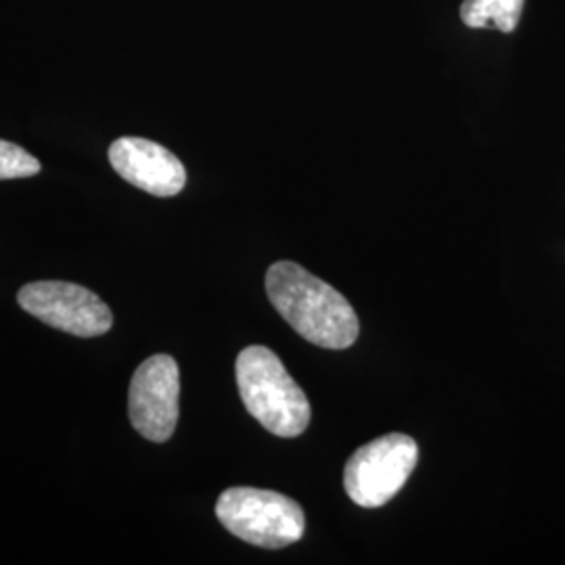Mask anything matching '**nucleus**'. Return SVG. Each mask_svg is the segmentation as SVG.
I'll use <instances>...</instances> for the list:
<instances>
[{
    "label": "nucleus",
    "instance_id": "nucleus-1",
    "mask_svg": "<svg viewBox=\"0 0 565 565\" xmlns=\"http://www.w3.org/2000/svg\"><path fill=\"white\" fill-rule=\"evenodd\" d=\"M266 294L303 340L327 350L350 348L359 338V317L338 289L294 263L273 264Z\"/></svg>",
    "mask_w": 565,
    "mask_h": 565
},
{
    "label": "nucleus",
    "instance_id": "nucleus-2",
    "mask_svg": "<svg viewBox=\"0 0 565 565\" xmlns=\"http://www.w3.org/2000/svg\"><path fill=\"white\" fill-rule=\"evenodd\" d=\"M237 387L247 413L279 438H296L310 424V403L302 387L287 373L281 359L249 345L237 356Z\"/></svg>",
    "mask_w": 565,
    "mask_h": 565
},
{
    "label": "nucleus",
    "instance_id": "nucleus-3",
    "mask_svg": "<svg viewBox=\"0 0 565 565\" xmlns=\"http://www.w3.org/2000/svg\"><path fill=\"white\" fill-rule=\"evenodd\" d=\"M216 518L231 534L263 548L294 545L306 532L303 509L294 499L249 486L224 490L216 503Z\"/></svg>",
    "mask_w": 565,
    "mask_h": 565
},
{
    "label": "nucleus",
    "instance_id": "nucleus-4",
    "mask_svg": "<svg viewBox=\"0 0 565 565\" xmlns=\"http://www.w3.org/2000/svg\"><path fill=\"white\" fill-rule=\"evenodd\" d=\"M419 461V446L404 434H387L361 446L345 463L343 488L359 507L390 503L408 482Z\"/></svg>",
    "mask_w": 565,
    "mask_h": 565
},
{
    "label": "nucleus",
    "instance_id": "nucleus-5",
    "mask_svg": "<svg viewBox=\"0 0 565 565\" xmlns=\"http://www.w3.org/2000/svg\"><path fill=\"white\" fill-rule=\"evenodd\" d=\"M18 302L42 323L78 338H97L114 324L107 303L90 289L74 282H28L21 287Z\"/></svg>",
    "mask_w": 565,
    "mask_h": 565
},
{
    "label": "nucleus",
    "instance_id": "nucleus-6",
    "mask_svg": "<svg viewBox=\"0 0 565 565\" xmlns=\"http://www.w3.org/2000/svg\"><path fill=\"white\" fill-rule=\"evenodd\" d=\"M181 373L168 354L149 356L135 371L128 392V415L132 427L151 443L172 438L179 424Z\"/></svg>",
    "mask_w": 565,
    "mask_h": 565
},
{
    "label": "nucleus",
    "instance_id": "nucleus-7",
    "mask_svg": "<svg viewBox=\"0 0 565 565\" xmlns=\"http://www.w3.org/2000/svg\"><path fill=\"white\" fill-rule=\"evenodd\" d=\"M109 162L124 181L156 198L179 195L186 184L181 160L160 142L121 137L109 147Z\"/></svg>",
    "mask_w": 565,
    "mask_h": 565
},
{
    "label": "nucleus",
    "instance_id": "nucleus-8",
    "mask_svg": "<svg viewBox=\"0 0 565 565\" xmlns=\"http://www.w3.org/2000/svg\"><path fill=\"white\" fill-rule=\"evenodd\" d=\"M524 11V0H463L461 20L469 28H494L513 32Z\"/></svg>",
    "mask_w": 565,
    "mask_h": 565
},
{
    "label": "nucleus",
    "instance_id": "nucleus-9",
    "mask_svg": "<svg viewBox=\"0 0 565 565\" xmlns=\"http://www.w3.org/2000/svg\"><path fill=\"white\" fill-rule=\"evenodd\" d=\"M41 172V162L15 142L0 141V181L28 179Z\"/></svg>",
    "mask_w": 565,
    "mask_h": 565
}]
</instances>
